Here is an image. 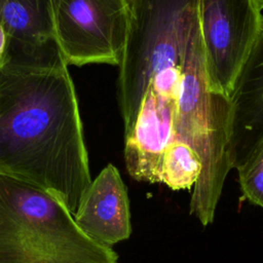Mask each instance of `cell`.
Returning a JSON list of instances; mask_svg holds the SVG:
<instances>
[{"label": "cell", "instance_id": "cell-13", "mask_svg": "<svg viewBox=\"0 0 263 263\" xmlns=\"http://www.w3.org/2000/svg\"><path fill=\"white\" fill-rule=\"evenodd\" d=\"M10 38L7 35L3 25L0 23V68H2L8 59V49Z\"/></svg>", "mask_w": 263, "mask_h": 263}, {"label": "cell", "instance_id": "cell-3", "mask_svg": "<svg viewBox=\"0 0 263 263\" xmlns=\"http://www.w3.org/2000/svg\"><path fill=\"white\" fill-rule=\"evenodd\" d=\"M173 140L189 145L201 161L202 170L193 186L190 213L206 226L214 221L226 176L232 168L230 102L208 87L198 17L182 63Z\"/></svg>", "mask_w": 263, "mask_h": 263}, {"label": "cell", "instance_id": "cell-1", "mask_svg": "<svg viewBox=\"0 0 263 263\" xmlns=\"http://www.w3.org/2000/svg\"><path fill=\"white\" fill-rule=\"evenodd\" d=\"M0 174L37 186L74 215L91 183L74 82L55 42H11L0 68Z\"/></svg>", "mask_w": 263, "mask_h": 263}, {"label": "cell", "instance_id": "cell-11", "mask_svg": "<svg viewBox=\"0 0 263 263\" xmlns=\"http://www.w3.org/2000/svg\"><path fill=\"white\" fill-rule=\"evenodd\" d=\"M201 170L196 152L186 143L172 140L162 156L160 183L173 190H188L197 182Z\"/></svg>", "mask_w": 263, "mask_h": 263}, {"label": "cell", "instance_id": "cell-10", "mask_svg": "<svg viewBox=\"0 0 263 263\" xmlns=\"http://www.w3.org/2000/svg\"><path fill=\"white\" fill-rule=\"evenodd\" d=\"M53 0H0V23L11 42L40 45L54 39Z\"/></svg>", "mask_w": 263, "mask_h": 263}, {"label": "cell", "instance_id": "cell-4", "mask_svg": "<svg viewBox=\"0 0 263 263\" xmlns=\"http://www.w3.org/2000/svg\"><path fill=\"white\" fill-rule=\"evenodd\" d=\"M196 22L197 0H132L117 79L124 136L134 126L152 78L163 69L182 66Z\"/></svg>", "mask_w": 263, "mask_h": 263}, {"label": "cell", "instance_id": "cell-12", "mask_svg": "<svg viewBox=\"0 0 263 263\" xmlns=\"http://www.w3.org/2000/svg\"><path fill=\"white\" fill-rule=\"evenodd\" d=\"M236 170L243 197L253 204L263 208V137Z\"/></svg>", "mask_w": 263, "mask_h": 263}, {"label": "cell", "instance_id": "cell-9", "mask_svg": "<svg viewBox=\"0 0 263 263\" xmlns=\"http://www.w3.org/2000/svg\"><path fill=\"white\" fill-rule=\"evenodd\" d=\"M230 158L239 167L263 137V31L229 98Z\"/></svg>", "mask_w": 263, "mask_h": 263}, {"label": "cell", "instance_id": "cell-5", "mask_svg": "<svg viewBox=\"0 0 263 263\" xmlns=\"http://www.w3.org/2000/svg\"><path fill=\"white\" fill-rule=\"evenodd\" d=\"M258 0H197L204 74L212 92L230 98L263 31Z\"/></svg>", "mask_w": 263, "mask_h": 263}, {"label": "cell", "instance_id": "cell-8", "mask_svg": "<svg viewBox=\"0 0 263 263\" xmlns=\"http://www.w3.org/2000/svg\"><path fill=\"white\" fill-rule=\"evenodd\" d=\"M73 217L78 227L101 245L111 247L129 237L127 191L113 164H107L91 181Z\"/></svg>", "mask_w": 263, "mask_h": 263}, {"label": "cell", "instance_id": "cell-14", "mask_svg": "<svg viewBox=\"0 0 263 263\" xmlns=\"http://www.w3.org/2000/svg\"><path fill=\"white\" fill-rule=\"evenodd\" d=\"M258 3H259V6L261 7V9L263 10V0H258Z\"/></svg>", "mask_w": 263, "mask_h": 263}, {"label": "cell", "instance_id": "cell-6", "mask_svg": "<svg viewBox=\"0 0 263 263\" xmlns=\"http://www.w3.org/2000/svg\"><path fill=\"white\" fill-rule=\"evenodd\" d=\"M132 0H53L54 40L67 65L119 66Z\"/></svg>", "mask_w": 263, "mask_h": 263}, {"label": "cell", "instance_id": "cell-7", "mask_svg": "<svg viewBox=\"0 0 263 263\" xmlns=\"http://www.w3.org/2000/svg\"><path fill=\"white\" fill-rule=\"evenodd\" d=\"M182 66L157 73L144 92L134 126L124 136V162L128 175L149 183L160 182L163 153L174 138Z\"/></svg>", "mask_w": 263, "mask_h": 263}, {"label": "cell", "instance_id": "cell-2", "mask_svg": "<svg viewBox=\"0 0 263 263\" xmlns=\"http://www.w3.org/2000/svg\"><path fill=\"white\" fill-rule=\"evenodd\" d=\"M57 197L0 174V263H118Z\"/></svg>", "mask_w": 263, "mask_h": 263}]
</instances>
